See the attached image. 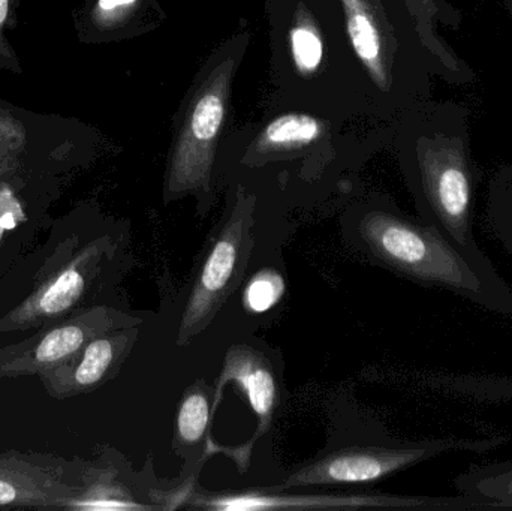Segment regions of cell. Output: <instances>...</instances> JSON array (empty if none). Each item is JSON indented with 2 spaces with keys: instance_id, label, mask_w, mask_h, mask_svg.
<instances>
[{
  "instance_id": "1",
  "label": "cell",
  "mask_w": 512,
  "mask_h": 511,
  "mask_svg": "<svg viewBox=\"0 0 512 511\" xmlns=\"http://www.w3.org/2000/svg\"><path fill=\"white\" fill-rule=\"evenodd\" d=\"M399 156L421 221L481 266L493 267L474 236L483 170L472 155L471 111L426 99L403 111Z\"/></svg>"
},
{
  "instance_id": "2",
  "label": "cell",
  "mask_w": 512,
  "mask_h": 511,
  "mask_svg": "<svg viewBox=\"0 0 512 511\" xmlns=\"http://www.w3.org/2000/svg\"><path fill=\"white\" fill-rule=\"evenodd\" d=\"M358 245L370 260L402 278L512 315V290L496 272L466 257L435 228L379 201L358 216Z\"/></svg>"
},
{
  "instance_id": "3",
  "label": "cell",
  "mask_w": 512,
  "mask_h": 511,
  "mask_svg": "<svg viewBox=\"0 0 512 511\" xmlns=\"http://www.w3.org/2000/svg\"><path fill=\"white\" fill-rule=\"evenodd\" d=\"M240 53L231 42V48L207 63L189 93L168 158L167 200L207 194L212 188L216 149L227 120Z\"/></svg>"
},
{
  "instance_id": "4",
  "label": "cell",
  "mask_w": 512,
  "mask_h": 511,
  "mask_svg": "<svg viewBox=\"0 0 512 511\" xmlns=\"http://www.w3.org/2000/svg\"><path fill=\"white\" fill-rule=\"evenodd\" d=\"M502 437L439 438L396 446L351 447L303 465L279 489L363 485L393 476L445 453H486L504 444Z\"/></svg>"
},
{
  "instance_id": "5",
  "label": "cell",
  "mask_w": 512,
  "mask_h": 511,
  "mask_svg": "<svg viewBox=\"0 0 512 511\" xmlns=\"http://www.w3.org/2000/svg\"><path fill=\"white\" fill-rule=\"evenodd\" d=\"M255 198L239 191L227 221L207 252L186 300L177 344L186 345L215 320L248 266Z\"/></svg>"
},
{
  "instance_id": "6",
  "label": "cell",
  "mask_w": 512,
  "mask_h": 511,
  "mask_svg": "<svg viewBox=\"0 0 512 511\" xmlns=\"http://www.w3.org/2000/svg\"><path fill=\"white\" fill-rule=\"evenodd\" d=\"M197 509L215 511L313 510V509H408L426 511H487L489 507L466 495L459 497H405V495H285L273 492H234L197 495Z\"/></svg>"
},
{
  "instance_id": "7",
  "label": "cell",
  "mask_w": 512,
  "mask_h": 511,
  "mask_svg": "<svg viewBox=\"0 0 512 511\" xmlns=\"http://www.w3.org/2000/svg\"><path fill=\"white\" fill-rule=\"evenodd\" d=\"M138 320L128 318L119 312L99 308L87 312L72 323L63 324L39 339L36 347L21 354L14 362L3 363L2 369L15 372H38L57 368L66 360L75 357L96 336L125 327L137 326Z\"/></svg>"
},
{
  "instance_id": "8",
  "label": "cell",
  "mask_w": 512,
  "mask_h": 511,
  "mask_svg": "<svg viewBox=\"0 0 512 511\" xmlns=\"http://www.w3.org/2000/svg\"><path fill=\"white\" fill-rule=\"evenodd\" d=\"M414 20L424 47L435 60L438 78L450 86H466L475 81L474 69L439 35L436 26L460 30L463 14L450 0H402Z\"/></svg>"
},
{
  "instance_id": "9",
  "label": "cell",
  "mask_w": 512,
  "mask_h": 511,
  "mask_svg": "<svg viewBox=\"0 0 512 511\" xmlns=\"http://www.w3.org/2000/svg\"><path fill=\"white\" fill-rule=\"evenodd\" d=\"M227 383H236L248 398V404L258 417V432L246 446L251 453L256 438L264 435L271 425L277 405V381L267 357L246 345H236L228 351L224 360L218 392ZM216 392V393H218Z\"/></svg>"
},
{
  "instance_id": "10",
  "label": "cell",
  "mask_w": 512,
  "mask_h": 511,
  "mask_svg": "<svg viewBox=\"0 0 512 511\" xmlns=\"http://www.w3.org/2000/svg\"><path fill=\"white\" fill-rule=\"evenodd\" d=\"M327 128L324 120L312 114H280L261 129L249 153L254 159H271L301 152L321 141Z\"/></svg>"
},
{
  "instance_id": "11",
  "label": "cell",
  "mask_w": 512,
  "mask_h": 511,
  "mask_svg": "<svg viewBox=\"0 0 512 511\" xmlns=\"http://www.w3.org/2000/svg\"><path fill=\"white\" fill-rule=\"evenodd\" d=\"M113 332L96 336L83 348V356L75 365L72 377L69 375L68 380L60 381V392H86L104 381L113 366L131 350L138 336L134 326L119 329L114 335Z\"/></svg>"
},
{
  "instance_id": "12",
  "label": "cell",
  "mask_w": 512,
  "mask_h": 511,
  "mask_svg": "<svg viewBox=\"0 0 512 511\" xmlns=\"http://www.w3.org/2000/svg\"><path fill=\"white\" fill-rule=\"evenodd\" d=\"M457 491L490 510L512 509V459L474 467L454 480Z\"/></svg>"
},
{
  "instance_id": "13",
  "label": "cell",
  "mask_w": 512,
  "mask_h": 511,
  "mask_svg": "<svg viewBox=\"0 0 512 511\" xmlns=\"http://www.w3.org/2000/svg\"><path fill=\"white\" fill-rule=\"evenodd\" d=\"M86 273L77 264L60 273L41 293L36 294L26 306L18 321L35 323L50 320L71 309L86 290Z\"/></svg>"
},
{
  "instance_id": "14",
  "label": "cell",
  "mask_w": 512,
  "mask_h": 511,
  "mask_svg": "<svg viewBox=\"0 0 512 511\" xmlns=\"http://www.w3.org/2000/svg\"><path fill=\"white\" fill-rule=\"evenodd\" d=\"M292 65L301 77L318 74L324 63V35L309 8L300 5L295 11L294 23L288 32Z\"/></svg>"
},
{
  "instance_id": "15",
  "label": "cell",
  "mask_w": 512,
  "mask_h": 511,
  "mask_svg": "<svg viewBox=\"0 0 512 511\" xmlns=\"http://www.w3.org/2000/svg\"><path fill=\"white\" fill-rule=\"evenodd\" d=\"M486 219L496 239L512 255V165H502L490 180Z\"/></svg>"
},
{
  "instance_id": "16",
  "label": "cell",
  "mask_w": 512,
  "mask_h": 511,
  "mask_svg": "<svg viewBox=\"0 0 512 511\" xmlns=\"http://www.w3.org/2000/svg\"><path fill=\"white\" fill-rule=\"evenodd\" d=\"M210 401L203 384L186 390L176 417V437L183 446H195L203 441L210 423Z\"/></svg>"
},
{
  "instance_id": "17",
  "label": "cell",
  "mask_w": 512,
  "mask_h": 511,
  "mask_svg": "<svg viewBox=\"0 0 512 511\" xmlns=\"http://www.w3.org/2000/svg\"><path fill=\"white\" fill-rule=\"evenodd\" d=\"M143 0H96L90 6L87 23L96 33H110L128 24Z\"/></svg>"
},
{
  "instance_id": "18",
  "label": "cell",
  "mask_w": 512,
  "mask_h": 511,
  "mask_svg": "<svg viewBox=\"0 0 512 511\" xmlns=\"http://www.w3.org/2000/svg\"><path fill=\"white\" fill-rule=\"evenodd\" d=\"M282 293V276L276 270H261L246 287L243 302L251 311L264 312L279 302Z\"/></svg>"
},
{
  "instance_id": "19",
  "label": "cell",
  "mask_w": 512,
  "mask_h": 511,
  "mask_svg": "<svg viewBox=\"0 0 512 511\" xmlns=\"http://www.w3.org/2000/svg\"><path fill=\"white\" fill-rule=\"evenodd\" d=\"M26 146V129L8 111L0 110V170H8Z\"/></svg>"
},
{
  "instance_id": "20",
  "label": "cell",
  "mask_w": 512,
  "mask_h": 511,
  "mask_svg": "<svg viewBox=\"0 0 512 511\" xmlns=\"http://www.w3.org/2000/svg\"><path fill=\"white\" fill-rule=\"evenodd\" d=\"M14 21V0H0V68L20 72L17 54L6 39V30Z\"/></svg>"
},
{
  "instance_id": "21",
  "label": "cell",
  "mask_w": 512,
  "mask_h": 511,
  "mask_svg": "<svg viewBox=\"0 0 512 511\" xmlns=\"http://www.w3.org/2000/svg\"><path fill=\"white\" fill-rule=\"evenodd\" d=\"M23 495L18 492L17 486L9 482L5 477L0 476V506L15 503L20 500Z\"/></svg>"
},
{
  "instance_id": "22",
  "label": "cell",
  "mask_w": 512,
  "mask_h": 511,
  "mask_svg": "<svg viewBox=\"0 0 512 511\" xmlns=\"http://www.w3.org/2000/svg\"><path fill=\"white\" fill-rule=\"evenodd\" d=\"M15 225V216L12 215L11 212L3 213L0 215V240H2L3 233L9 228L14 227Z\"/></svg>"
},
{
  "instance_id": "23",
  "label": "cell",
  "mask_w": 512,
  "mask_h": 511,
  "mask_svg": "<svg viewBox=\"0 0 512 511\" xmlns=\"http://www.w3.org/2000/svg\"><path fill=\"white\" fill-rule=\"evenodd\" d=\"M505 8H507L508 14H510V18L512 21V0H504Z\"/></svg>"
}]
</instances>
